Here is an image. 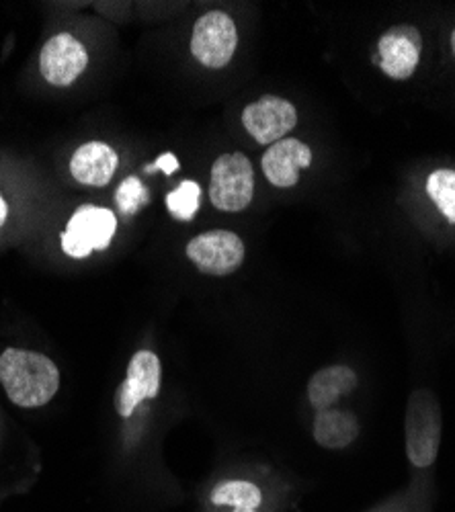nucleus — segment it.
<instances>
[{"mask_svg": "<svg viewBox=\"0 0 455 512\" xmlns=\"http://www.w3.org/2000/svg\"><path fill=\"white\" fill-rule=\"evenodd\" d=\"M0 383L13 404L21 408H39L56 396L60 388V371L46 355L7 349L0 355Z\"/></svg>", "mask_w": 455, "mask_h": 512, "instance_id": "1", "label": "nucleus"}, {"mask_svg": "<svg viewBox=\"0 0 455 512\" xmlns=\"http://www.w3.org/2000/svg\"><path fill=\"white\" fill-rule=\"evenodd\" d=\"M406 455L415 467H429L441 445V408L435 394L419 388L410 394L406 406Z\"/></svg>", "mask_w": 455, "mask_h": 512, "instance_id": "2", "label": "nucleus"}, {"mask_svg": "<svg viewBox=\"0 0 455 512\" xmlns=\"http://www.w3.org/2000/svg\"><path fill=\"white\" fill-rule=\"evenodd\" d=\"M255 195V170L251 160L240 152L222 154L210 177V199L220 211H242Z\"/></svg>", "mask_w": 455, "mask_h": 512, "instance_id": "3", "label": "nucleus"}, {"mask_svg": "<svg viewBox=\"0 0 455 512\" xmlns=\"http://www.w3.org/2000/svg\"><path fill=\"white\" fill-rule=\"evenodd\" d=\"M117 230L111 209L97 205L78 207L62 234V250L72 259H87L95 250H105Z\"/></svg>", "mask_w": 455, "mask_h": 512, "instance_id": "4", "label": "nucleus"}, {"mask_svg": "<svg viewBox=\"0 0 455 512\" xmlns=\"http://www.w3.org/2000/svg\"><path fill=\"white\" fill-rule=\"evenodd\" d=\"M238 46L234 21L222 11H210L197 19L191 35V54L208 68H224Z\"/></svg>", "mask_w": 455, "mask_h": 512, "instance_id": "5", "label": "nucleus"}, {"mask_svg": "<svg viewBox=\"0 0 455 512\" xmlns=\"http://www.w3.org/2000/svg\"><path fill=\"white\" fill-rule=\"evenodd\" d=\"M189 261L205 275L224 277L244 263V242L228 230H212L187 244Z\"/></svg>", "mask_w": 455, "mask_h": 512, "instance_id": "6", "label": "nucleus"}, {"mask_svg": "<svg viewBox=\"0 0 455 512\" xmlns=\"http://www.w3.org/2000/svg\"><path fill=\"white\" fill-rule=\"evenodd\" d=\"M244 130L259 144H275L294 130L298 123L296 107L275 95L261 97L242 111Z\"/></svg>", "mask_w": 455, "mask_h": 512, "instance_id": "7", "label": "nucleus"}, {"mask_svg": "<svg viewBox=\"0 0 455 512\" xmlns=\"http://www.w3.org/2000/svg\"><path fill=\"white\" fill-rule=\"evenodd\" d=\"M89 64L87 48L70 33H58L46 41L39 54V70L54 87H70Z\"/></svg>", "mask_w": 455, "mask_h": 512, "instance_id": "8", "label": "nucleus"}, {"mask_svg": "<svg viewBox=\"0 0 455 512\" xmlns=\"http://www.w3.org/2000/svg\"><path fill=\"white\" fill-rule=\"evenodd\" d=\"M423 50V35L412 25H396L378 41L382 70L394 80H406L415 74Z\"/></svg>", "mask_w": 455, "mask_h": 512, "instance_id": "9", "label": "nucleus"}, {"mask_svg": "<svg viewBox=\"0 0 455 512\" xmlns=\"http://www.w3.org/2000/svg\"><path fill=\"white\" fill-rule=\"evenodd\" d=\"M160 390V359L150 351H140L128 365V377L117 392V412L130 418L134 410L146 400L156 398Z\"/></svg>", "mask_w": 455, "mask_h": 512, "instance_id": "10", "label": "nucleus"}, {"mask_svg": "<svg viewBox=\"0 0 455 512\" xmlns=\"http://www.w3.org/2000/svg\"><path fill=\"white\" fill-rule=\"evenodd\" d=\"M312 150L294 138H285L265 152L263 156V173L267 181L279 189L294 187L300 181V170L310 166Z\"/></svg>", "mask_w": 455, "mask_h": 512, "instance_id": "11", "label": "nucleus"}, {"mask_svg": "<svg viewBox=\"0 0 455 512\" xmlns=\"http://www.w3.org/2000/svg\"><path fill=\"white\" fill-rule=\"evenodd\" d=\"M117 164L119 158L111 146L103 142H89L74 152L70 160V173L80 185L105 187L111 183Z\"/></svg>", "mask_w": 455, "mask_h": 512, "instance_id": "12", "label": "nucleus"}, {"mask_svg": "<svg viewBox=\"0 0 455 512\" xmlns=\"http://www.w3.org/2000/svg\"><path fill=\"white\" fill-rule=\"evenodd\" d=\"M357 388V375L351 367L333 365L324 367L312 375L308 383V400L318 412L328 410L339 402L341 396L351 394Z\"/></svg>", "mask_w": 455, "mask_h": 512, "instance_id": "13", "label": "nucleus"}, {"mask_svg": "<svg viewBox=\"0 0 455 512\" xmlns=\"http://www.w3.org/2000/svg\"><path fill=\"white\" fill-rule=\"evenodd\" d=\"M359 435L357 416L349 410L328 408L314 420V439L324 449H343Z\"/></svg>", "mask_w": 455, "mask_h": 512, "instance_id": "14", "label": "nucleus"}, {"mask_svg": "<svg viewBox=\"0 0 455 512\" xmlns=\"http://www.w3.org/2000/svg\"><path fill=\"white\" fill-rule=\"evenodd\" d=\"M212 502L218 506L230 504L234 508H244V510H257L263 502V492L253 484V482H244V480H232L220 484L214 494Z\"/></svg>", "mask_w": 455, "mask_h": 512, "instance_id": "15", "label": "nucleus"}, {"mask_svg": "<svg viewBox=\"0 0 455 512\" xmlns=\"http://www.w3.org/2000/svg\"><path fill=\"white\" fill-rule=\"evenodd\" d=\"M427 193L443 216L455 224V170H435L427 181Z\"/></svg>", "mask_w": 455, "mask_h": 512, "instance_id": "16", "label": "nucleus"}, {"mask_svg": "<svg viewBox=\"0 0 455 512\" xmlns=\"http://www.w3.org/2000/svg\"><path fill=\"white\" fill-rule=\"evenodd\" d=\"M201 187L195 181H183L175 191L167 195V207L177 220L189 222L199 211Z\"/></svg>", "mask_w": 455, "mask_h": 512, "instance_id": "17", "label": "nucleus"}, {"mask_svg": "<svg viewBox=\"0 0 455 512\" xmlns=\"http://www.w3.org/2000/svg\"><path fill=\"white\" fill-rule=\"evenodd\" d=\"M150 201V195L146 191V187L142 185L140 179L136 177H128L123 179L121 185L117 187V193H115V203H117V209L121 216H136V213Z\"/></svg>", "mask_w": 455, "mask_h": 512, "instance_id": "18", "label": "nucleus"}, {"mask_svg": "<svg viewBox=\"0 0 455 512\" xmlns=\"http://www.w3.org/2000/svg\"><path fill=\"white\" fill-rule=\"evenodd\" d=\"M156 170H162L164 175L171 177V175L175 173V170H179V160H177V156L171 154V152H167V154L158 156L154 164L146 166V173H156Z\"/></svg>", "mask_w": 455, "mask_h": 512, "instance_id": "19", "label": "nucleus"}, {"mask_svg": "<svg viewBox=\"0 0 455 512\" xmlns=\"http://www.w3.org/2000/svg\"><path fill=\"white\" fill-rule=\"evenodd\" d=\"M7 216H9V207H7V201L3 199V195H0V226L7 222Z\"/></svg>", "mask_w": 455, "mask_h": 512, "instance_id": "20", "label": "nucleus"}, {"mask_svg": "<svg viewBox=\"0 0 455 512\" xmlns=\"http://www.w3.org/2000/svg\"><path fill=\"white\" fill-rule=\"evenodd\" d=\"M451 50H453V56H455V29L451 33Z\"/></svg>", "mask_w": 455, "mask_h": 512, "instance_id": "21", "label": "nucleus"}, {"mask_svg": "<svg viewBox=\"0 0 455 512\" xmlns=\"http://www.w3.org/2000/svg\"><path fill=\"white\" fill-rule=\"evenodd\" d=\"M234 512H257V510H244V508H234Z\"/></svg>", "mask_w": 455, "mask_h": 512, "instance_id": "22", "label": "nucleus"}]
</instances>
